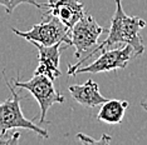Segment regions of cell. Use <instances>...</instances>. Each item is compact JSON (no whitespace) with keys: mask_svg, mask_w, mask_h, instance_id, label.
Returning <instances> with one entry per match:
<instances>
[{"mask_svg":"<svg viewBox=\"0 0 147 145\" xmlns=\"http://www.w3.org/2000/svg\"><path fill=\"white\" fill-rule=\"evenodd\" d=\"M116 3V11L115 15L111 19V26L108 29V35L99 45L89 51L86 57H82L77 64L68 65V75L74 76V72L78 68L83 67V64L87 63L92 57H94L97 53H102L105 50L113 48L117 44H129L135 50V55H142L145 51V45L142 43V38L140 36V31L147 25L146 21L137 16L127 15L122 8L121 0H115Z\"/></svg>","mask_w":147,"mask_h":145,"instance_id":"cell-1","label":"cell"},{"mask_svg":"<svg viewBox=\"0 0 147 145\" xmlns=\"http://www.w3.org/2000/svg\"><path fill=\"white\" fill-rule=\"evenodd\" d=\"M3 76L5 79V70H3ZM5 84L10 90V96L0 104V133H6L13 129H26L36 133L39 136L48 139V131L40 128L39 124L26 119L20 108L22 96L15 91L14 84L5 79Z\"/></svg>","mask_w":147,"mask_h":145,"instance_id":"cell-2","label":"cell"},{"mask_svg":"<svg viewBox=\"0 0 147 145\" xmlns=\"http://www.w3.org/2000/svg\"><path fill=\"white\" fill-rule=\"evenodd\" d=\"M13 84L16 89H25L30 93L35 100L38 101L40 108V116H39V125L49 124L45 120V115L49 108L53 104H63L65 101L64 96L59 93L54 86V80L43 74H34L30 80L20 81L18 78L13 79Z\"/></svg>","mask_w":147,"mask_h":145,"instance_id":"cell-3","label":"cell"},{"mask_svg":"<svg viewBox=\"0 0 147 145\" xmlns=\"http://www.w3.org/2000/svg\"><path fill=\"white\" fill-rule=\"evenodd\" d=\"M15 35L28 40L35 41L43 45H54L57 43H64L67 47H72L71 29L59 20L57 16H44V21L33 25L28 31H20L18 29H11Z\"/></svg>","mask_w":147,"mask_h":145,"instance_id":"cell-4","label":"cell"},{"mask_svg":"<svg viewBox=\"0 0 147 145\" xmlns=\"http://www.w3.org/2000/svg\"><path fill=\"white\" fill-rule=\"evenodd\" d=\"M105 31L92 15L86 14L71 29V41L74 47V57L81 59L83 54L89 53L98 45V39Z\"/></svg>","mask_w":147,"mask_h":145,"instance_id":"cell-5","label":"cell"},{"mask_svg":"<svg viewBox=\"0 0 147 145\" xmlns=\"http://www.w3.org/2000/svg\"><path fill=\"white\" fill-rule=\"evenodd\" d=\"M133 57H136L135 50L129 44H125L122 48L108 49V50L102 51L97 60L77 69L74 76L83 72L97 74V72H108L118 70V69H125Z\"/></svg>","mask_w":147,"mask_h":145,"instance_id":"cell-6","label":"cell"},{"mask_svg":"<svg viewBox=\"0 0 147 145\" xmlns=\"http://www.w3.org/2000/svg\"><path fill=\"white\" fill-rule=\"evenodd\" d=\"M32 44L38 49V67L34 74H43L55 80L62 75L59 69V60H61V50L68 48L64 43H57L54 45H43L39 43L32 41Z\"/></svg>","mask_w":147,"mask_h":145,"instance_id":"cell-7","label":"cell"},{"mask_svg":"<svg viewBox=\"0 0 147 145\" xmlns=\"http://www.w3.org/2000/svg\"><path fill=\"white\" fill-rule=\"evenodd\" d=\"M43 8L47 9L44 16H57L69 29L86 15L84 5L81 0H48L45 4H42Z\"/></svg>","mask_w":147,"mask_h":145,"instance_id":"cell-8","label":"cell"},{"mask_svg":"<svg viewBox=\"0 0 147 145\" xmlns=\"http://www.w3.org/2000/svg\"><path fill=\"white\" fill-rule=\"evenodd\" d=\"M68 90L72 98L84 108H96L107 101L99 91L98 84L92 79H88L84 84L69 85Z\"/></svg>","mask_w":147,"mask_h":145,"instance_id":"cell-9","label":"cell"},{"mask_svg":"<svg viewBox=\"0 0 147 145\" xmlns=\"http://www.w3.org/2000/svg\"><path fill=\"white\" fill-rule=\"evenodd\" d=\"M129 104L126 100H107L102 104L101 110L97 114V119L102 123L117 125L119 124L125 116V111L128 109Z\"/></svg>","mask_w":147,"mask_h":145,"instance_id":"cell-10","label":"cell"},{"mask_svg":"<svg viewBox=\"0 0 147 145\" xmlns=\"http://www.w3.org/2000/svg\"><path fill=\"white\" fill-rule=\"evenodd\" d=\"M22 4H30V5H34L38 9H42V4H39L35 0H0V5L5 9L6 14H11Z\"/></svg>","mask_w":147,"mask_h":145,"instance_id":"cell-11","label":"cell"},{"mask_svg":"<svg viewBox=\"0 0 147 145\" xmlns=\"http://www.w3.org/2000/svg\"><path fill=\"white\" fill-rule=\"evenodd\" d=\"M20 134L18 131L15 133H10V130L6 133H0V144H16L19 141Z\"/></svg>","mask_w":147,"mask_h":145,"instance_id":"cell-12","label":"cell"},{"mask_svg":"<svg viewBox=\"0 0 147 145\" xmlns=\"http://www.w3.org/2000/svg\"><path fill=\"white\" fill-rule=\"evenodd\" d=\"M77 138H78L79 140L82 141V143H109L112 139H111V136H108L107 134H103V136H102V139L101 140H96V139H92V138H89V136H87V135L84 134H77Z\"/></svg>","mask_w":147,"mask_h":145,"instance_id":"cell-13","label":"cell"},{"mask_svg":"<svg viewBox=\"0 0 147 145\" xmlns=\"http://www.w3.org/2000/svg\"><path fill=\"white\" fill-rule=\"evenodd\" d=\"M141 106H142L143 110H146V111H147V94H146V96L141 100Z\"/></svg>","mask_w":147,"mask_h":145,"instance_id":"cell-14","label":"cell"}]
</instances>
